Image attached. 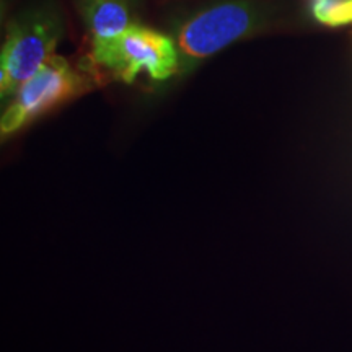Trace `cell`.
<instances>
[{"mask_svg":"<svg viewBox=\"0 0 352 352\" xmlns=\"http://www.w3.org/2000/svg\"><path fill=\"white\" fill-rule=\"evenodd\" d=\"M64 33L60 12L51 3L30 7L8 26L0 54V94L10 98L47 60Z\"/></svg>","mask_w":352,"mask_h":352,"instance_id":"cell-1","label":"cell"},{"mask_svg":"<svg viewBox=\"0 0 352 352\" xmlns=\"http://www.w3.org/2000/svg\"><path fill=\"white\" fill-rule=\"evenodd\" d=\"M91 60L124 83H132L140 74L162 82L182 70L175 39L139 23L116 36L95 41Z\"/></svg>","mask_w":352,"mask_h":352,"instance_id":"cell-2","label":"cell"},{"mask_svg":"<svg viewBox=\"0 0 352 352\" xmlns=\"http://www.w3.org/2000/svg\"><path fill=\"white\" fill-rule=\"evenodd\" d=\"M261 23L263 12L256 3L243 0L217 3L191 16L179 26L175 38L182 70L195 67L230 44L250 36Z\"/></svg>","mask_w":352,"mask_h":352,"instance_id":"cell-3","label":"cell"},{"mask_svg":"<svg viewBox=\"0 0 352 352\" xmlns=\"http://www.w3.org/2000/svg\"><path fill=\"white\" fill-rule=\"evenodd\" d=\"M83 90L85 78L78 76L64 57L54 54L13 95L12 103L2 114L0 132L3 138L15 134L41 114L83 94Z\"/></svg>","mask_w":352,"mask_h":352,"instance_id":"cell-4","label":"cell"},{"mask_svg":"<svg viewBox=\"0 0 352 352\" xmlns=\"http://www.w3.org/2000/svg\"><path fill=\"white\" fill-rule=\"evenodd\" d=\"M91 43L116 36L138 23V0H76Z\"/></svg>","mask_w":352,"mask_h":352,"instance_id":"cell-5","label":"cell"},{"mask_svg":"<svg viewBox=\"0 0 352 352\" xmlns=\"http://www.w3.org/2000/svg\"><path fill=\"white\" fill-rule=\"evenodd\" d=\"M311 15L327 26L352 25V0H311Z\"/></svg>","mask_w":352,"mask_h":352,"instance_id":"cell-6","label":"cell"}]
</instances>
